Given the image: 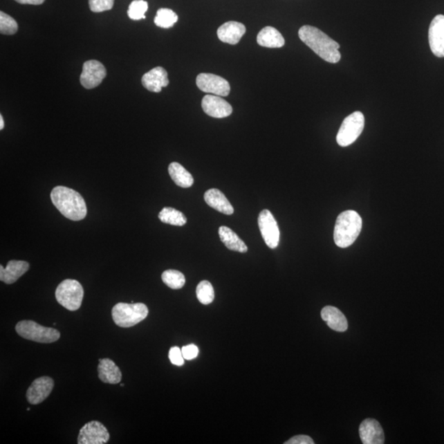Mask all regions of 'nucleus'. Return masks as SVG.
Here are the masks:
<instances>
[{
	"label": "nucleus",
	"instance_id": "obj_10",
	"mask_svg": "<svg viewBox=\"0 0 444 444\" xmlns=\"http://www.w3.org/2000/svg\"><path fill=\"white\" fill-rule=\"evenodd\" d=\"M198 88L208 94L228 97L230 86L225 78L212 73H200L196 80Z\"/></svg>",
	"mask_w": 444,
	"mask_h": 444
},
{
	"label": "nucleus",
	"instance_id": "obj_21",
	"mask_svg": "<svg viewBox=\"0 0 444 444\" xmlns=\"http://www.w3.org/2000/svg\"><path fill=\"white\" fill-rule=\"evenodd\" d=\"M321 316L331 329L337 332H345L348 329L345 315L336 307H324L321 311Z\"/></svg>",
	"mask_w": 444,
	"mask_h": 444
},
{
	"label": "nucleus",
	"instance_id": "obj_34",
	"mask_svg": "<svg viewBox=\"0 0 444 444\" xmlns=\"http://www.w3.org/2000/svg\"><path fill=\"white\" fill-rule=\"evenodd\" d=\"M313 439L307 435H297L289 439L288 441L285 442V444H313Z\"/></svg>",
	"mask_w": 444,
	"mask_h": 444
},
{
	"label": "nucleus",
	"instance_id": "obj_14",
	"mask_svg": "<svg viewBox=\"0 0 444 444\" xmlns=\"http://www.w3.org/2000/svg\"><path fill=\"white\" fill-rule=\"evenodd\" d=\"M203 111L213 118H225L232 115V107L219 95H207L202 101Z\"/></svg>",
	"mask_w": 444,
	"mask_h": 444
},
{
	"label": "nucleus",
	"instance_id": "obj_7",
	"mask_svg": "<svg viewBox=\"0 0 444 444\" xmlns=\"http://www.w3.org/2000/svg\"><path fill=\"white\" fill-rule=\"evenodd\" d=\"M364 128V116L362 113L355 111L348 115L337 135L338 145L343 147L351 145L362 133Z\"/></svg>",
	"mask_w": 444,
	"mask_h": 444
},
{
	"label": "nucleus",
	"instance_id": "obj_17",
	"mask_svg": "<svg viewBox=\"0 0 444 444\" xmlns=\"http://www.w3.org/2000/svg\"><path fill=\"white\" fill-rule=\"evenodd\" d=\"M246 33V26L238 21H228L217 30L219 40L230 45H237Z\"/></svg>",
	"mask_w": 444,
	"mask_h": 444
},
{
	"label": "nucleus",
	"instance_id": "obj_9",
	"mask_svg": "<svg viewBox=\"0 0 444 444\" xmlns=\"http://www.w3.org/2000/svg\"><path fill=\"white\" fill-rule=\"evenodd\" d=\"M110 433L101 422L93 420L81 428L78 444H104L110 441Z\"/></svg>",
	"mask_w": 444,
	"mask_h": 444
},
{
	"label": "nucleus",
	"instance_id": "obj_30",
	"mask_svg": "<svg viewBox=\"0 0 444 444\" xmlns=\"http://www.w3.org/2000/svg\"><path fill=\"white\" fill-rule=\"evenodd\" d=\"M19 30L17 21L3 11L0 12V33L3 35H15Z\"/></svg>",
	"mask_w": 444,
	"mask_h": 444
},
{
	"label": "nucleus",
	"instance_id": "obj_36",
	"mask_svg": "<svg viewBox=\"0 0 444 444\" xmlns=\"http://www.w3.org/2000/svg\"><path fill=\"white\" fill-rule=\"evenodd\" d=\"M4 127V121L3 118V115H0V129H3Z\"/></svg>",
	"mask_w": 444,
	"mask_h": 444
},
{
	"label": "nucleus",
	"instance_id": "obj_11",
	"mask_svg": "<svg viewBox=\"0 0 444 444\" xmlns=\"http://www.w3.org/2000/svg\"><path fill=\"white\" fill-rule=\"evenodd\" d=\"M107 76V69L98 60H89L84 64L80 82L86 89L97 88Z\"/></svg>",
	"mask_w": 444,
	"mask_h": 444
},
{
	"label": "nucleus",
	"instance_id": "obj_4",
	"mask_svg": "<svg viewBox=\"0 0 444 444\" xmlns=\"http://www.w3.org/2000/svg\"><path fill=\"white\" fill-rule=\"evenodd\" d=\"M148 308L142 303H118L112 308V317L120 328H131L141 323L148 315Z\"/></svg>",
	"mask_w": 444,
	"mask_h": 444
},
{
	"label": "nucleus",
	"instance_id": "obj_20",
	"mask_svg": "<svg viewBox=\"0 0 444 444\" xmlns=\"http://www.w3.org/2000/svg\"><path fill=\"white\" fill-rule=\"evenodd\" d=\"M204 200L208 206L225 215H232L234 213V207L226 198L225 194L217 189H208L204 194Z\"/></svg>",
	"mask_w": 444,
	"mask_h": 444
},
{
	"label": "nucleus",
	"instance_id": "obj_18",
	"mask_svg": "<svg viewBox=\"0 0 444 444\" xmlns=\"http://www.w3.org/2000/svg\"><path fill=\"white\" fill-rule=\"evenodd\" d=\"M30 265L26 261L11 260L6 268L0 266V280L10 285L16 282L29 270Z\"/></svg>",
	"mask_w": 444,
	"mask_h": 444
},
{
	"label": "nucleus",
	"instance_id": "obj_16",
	"mask_svg": "<svg viewBox=\"0 0 444 444\" xmlns=\"http://www.w3.org/2000/svg\"><path fill=\"white\" fill-rule=\"evenodd\" d=\"M168 73L163 67H156L142 77L145 88L152 93H160L169 85Z\"/></svg>",
	"mask_w": 444,
	"mask_h": 444
},
{
	"label": "nucleus",
	"instance_id": "obj_33",
	"mask_svg": "<svg viewBox=\"0 0 444 444\" xmlns=\"http://www.w3.org/2000/svg\"><path fill=\"white\" fill-rule=\"evenodd\" d=\"M182 354L185 360H192L196 358L198 355V348L194 344L182 347Z\"/></svg>",
	"mask_w": 444,
	"mask_h": 444
},
{
	"label": "nucleus",
	"instance_id": "obj_1",
	"mask_svg": "<svg viewBox=\"0 0 444 444\" xmlns=\"http://www.w3.org/2000/svg\"><path fill=\"white\" fill-rule=\"evenodd\" d=\"M299 37L326 62L337 64L341 59V53L339 52L340 45L321 30L312 26H303L299 30Z\"/></svg>",
	"mask_w": 444,
	"mask_h": 444
},
{
	"label": "nucleus",
	"instance_id": "obj_35",
	"mask_svg": "<svg viewBox=\"0 0 444 444\" xmlns=\"http://www.w3.org/2000/svg\"><path fill=\"white\" fill-rule=\"evenodd\" d=\"M21 4H30V6H41L46 0H15Z\"/></svg>",
	"mask_w": 444,
	"mask_h": 444
},
{
	"label": "nucleus",
	"instance_id": "obj_19",
	"mask_svg": "<svg viewBox=\"0 0 444 444\" xmlns=\"http://www.w3.org/2000/svg\"><path fill=\"white\" fill-rule=\"evenodd\" d=\"M98 371L100 380L104 384L117 385L122 380L120 368L111 359H100Z\"/></svg>",
	"mask_w": 444,
	"mask_h": 444
},
{
	"label": "nucleus",
	"instance_id": "obj_6",
	"mask_svg": "<svg viewBox=\"0 0 444 444\" xmlns=\"http://www.w3.org/2000/svg\"><path fill=\"white\" fill-rule=\"evenodd\" d=\"M84 296V288L76 280H64L55 290L56 300L69 311H76L81 307Z\"/></svg>",
	"mask_w": 444,
	"mask_h": 444
},
{
	"label": "nucleus",
	"instance_id": "obj_15",
	"mask_svg": "<svg viewBox=\"0 0 444 444\" xmlns=\"http://www.w3.org/2000/svg\"><path fill=\"white\" fill-rule=\"evenodd\" d=\"M360 437L364 444H382L385 438L384 430L378 421L374 419L364 420L360 425Z\"/></svg>",
	"mask_w": 444,
	"mask_h": 444
},
{
	"label": "nucleus",
	"instance_id": "obj_27",
	"mask_svg": "<svg viewBox=\"0 0 444 444\" xmlns=\"http://www.w3.org/2000/svg\"><path fill=\"white\" fill-rule=\"evenodd\" d=\"M162 279L165 285L174 290L181 289L185 284L184 274L177 270H167L163 273Z\"/></svg>",
	"mask_w": 444,
	"mask_h": 444
},
{
	"label": "nucleus",
	"instance_id": "obj_31",
	"mask_svg": "<svg viewBox=\"0 0 444 444\" xmlns=\"http://www.w3.org/2000/svg\"><path fill=\"white\" fill-rule=\"evenodd\" d=\"M115 0H89L90 10L94 12L111 10Z\"/></svg>",
	"mask_w": 444,
	"mask_h": 444
},
{
	"label": "nucleus",
	"instance_id": "obj_13",
	"mask_svg": "<svg viewBox=\"0 0 444 444\" xmlns=\"http://www.w3.org/2000/svg\"><path fill=\"white\" fill-rule=\"evenodd\" d=\"M55 382L50 377H41L34 380L27 391L28 403L32 405L40 404L49 397L53 390Z\"/></svg>",
	"mask_w": 444,
	"mask_h": 444
},
{
	"label": "nucleus",
	"instance_id": "obj_8",
	"mask_svg": "<svg viewBox=\"0 0 444 444\" xmlns=\"http://www.w3.org/2000/svg\"><path fill=\"white\" fill-rule=\"evenodd\" d=\"M258 223L265 243L270 249H276L280 242V230L275 217L265 209L259 213Z\"/></svg>",
	"mask_w": 444,
	"mask_h": 444
},
{
	"label": "nucleus",
	"instance_id": "obj_2",
	"mask_svg": "<svg viewBox=\"0 0 444 444\" xmlns=\"http://www.w3.org/2000/svg\"><path fill=\"white\" fill-rule=\"evenodd\" d=\"M50 198L61 214L66 219L75 221L85 219L88 209L84 198L77 191L57 186L52 190Z\"/></svg>",
	"mask_w": 444,
	"mask_h": 444
},
{
	"label": "nucleus",
	"instance_id": "obj_25",
	"mask_svg": "<svg viewBox=\"0 0 444 444\" xmlns=\"http://www.w3.org/2000/svg\"><path fill=\"white\" fill-rule=\"evenodd\" d=\"M159 219L165 224L182 226L186 224L187 219L180 211L172 207H164L159 213Z\"/></svg>",
	"mask_w": 444,
	"mask_h": 444
},
{
	"label": "nucleus",
	"instance_id": "obj_24",
	"mask_svg": "<svg viewBox=\"0 0 444 444\" xmlns=\"http://www.w3.org/2000/svg\"><path fill=\"white\" fill-rule=\"evenodd\" d=\"M169 176L176 185L181 188H189L194 185V178L180 163H172L168 168Z\"/></svg>",
	"mask_w": 444,
	"mask_h": 444
},
{
	"label": "nucleus",
	"instance_id": "obj_29",
	"mask_svg": "<svg viewBox=\"0 0 444 444\" xmlns=\"http://www.w3.org/2000/svg\"><path fill=\"white\" fill-rule=\"evenodd\" d=\"M148 3L145 0H134L129 7L128 15L132 20L145 19Z\"/></svg>",
	"mask_w": 444,
	"mask_h": 444
},
{
	"label": "nucleus",
	"instance_id": "obj_28",
	"mask_svg": "<svg viewBox=\"0 0 444 444\" xmlns=\"http://www.w3.org/2000/svg\"><path fill=\"white\" fill-rule=\"evenodd\" d=\"M197 298L203 304H211L215 298L214 289L210 282L203 281L199 283L196 290Z\"/></svg>",
	"mask_w": 444,
	"mask_h": 444
},
{
	"label": "nucleus",
	"instance_id": "obj_22",
	"mask_svg": "<svg viewBox=\"0 0 444 444\" xmlns=\"http://www.w3.org/2000/svg\"><path fill=\"white\" fill-rule=\"evenodd\" d=\"M257 42L263 47L281 48L285 45V39L276 28L266 27L260 30Z\"/></svg>",
	"mask_w": 444,
	"mask_h": 444
},
{
	"label": "nucleus",
	"instance_id": "obj_5",
	"mask_svg": "<svg viewBox=\"0 0 444 444\" xmlns=\"http://www.w3.org/2000/svg\"><path fill=\"white\" fill-rule=\"evenodd\" d=\"M16 332L20 337L38 343H53L60 338L57 329L46 328L32 320L20 321L16 325Z\"/></svg>",
	"mask_w": 444,
	"mask_h": 444
},
{
	"label": "nucleus",
	"instance_id": "obj_3",
	"mask_svg": "<svg viewBox=\"0 0 444 444\" xmlns=\"http://www.w3.org/2000/svg\"><path fill=\"white\" fill-rule=\"evenodd\" d=\"M362 229V219L358 212L353 210L343 212L338 216L334 228V242L338 247L345 249L358 238Z\"/></svg>",
	"mask_w": 444,
	"mask_h": 444
},
{
	"label": "nucleus",
	"instance_id": "obj_23",
	"mask_svg": "<svg viewBox=\"0 0 444 444\" xmlns=\"http://www.w3.org/2000/svg\"><path fill=\"white\" fill-rule=\"evenodd\" d=\"M219 237L222 243L230 250L239 252H246L248 247L232 229L228 226H221L219 228Z\"/></svg>",
	"mask_w": 444,
	"mask_h": 444
},
{
	"label": "nucleus",
	"instance_id": "obj_26",
	"mask_svg": "<svg viewBox=\"0 0 444 444\" xmlns=\"http://www.w3.org/2000/svg\"><path fill=\"white\" fill-rule=\"evenodd\" d=\"M178 16L175 12L169 8H160L156 12L154 23L162 28H171L177 23Z\"/></svg>",
	"mask_w": 444,
	"mask_h": 444
},
{
	"label": "nucleus",
	"instance_id": "obj_32",
	"mask_svg": "<svg viewBox=\"0 0 444 444\" xmlns=\"http://www.w3.org/2000/svg\"><path fill=\"white\" fill-rule=\"evenodd\" d=\"M169 359L173 364L176 367H182L185 364V358L183 356L181 348L173 346L169 351Z\"/></svg>",
	"mask_w": 444,
	"mask_h": 444
},
{
	"label": "nucleus",
	"instance_id": "obj_12",
	"mask_svg": "<svg viewBox=\"0 0 444 444\" xmlns=\"http://www.w3.org/2000/svg\"><path fill=\"white\" fill-rule=\"evenodd\" d=\"M431 51L437 57H444V15H437L431 21L429 29Z\"/></svg>",
	"mask_w": 444,
	"mask_h": 444
},
{
	"label": "nucleus",
	"instance_id": "obj_37",
	"mask_svg": "<svg viewBox=\"0 0 444 444\" xmlns=\"http://www.w3.org/2000/svg\"><path fill=\"white\" fill-rule=\"evenodd\" d=\"M120 386H121V387H124V385H123V384H121V385H120Z\"/></svg>",
	"mask_w": 444,
	"mask_h": 444
}]
</instances>
